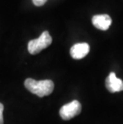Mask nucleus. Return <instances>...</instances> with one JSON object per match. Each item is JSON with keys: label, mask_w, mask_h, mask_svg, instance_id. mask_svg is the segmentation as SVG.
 <instances>
[{"label": "nucleus", "mask_w": 123, "mask_h": 124, "mask_svg": "<svg viewBox=\"0 0 123 124\" xmlns=\"http://www.w3.org/2000/svg\"><path fill=\"white\" fill-rule=\"evenodd\" d=\"M92 23L96 28L106 31L111 25L112 19L108 15H97L92 18Z\"/></svg>", "instance_id": "423d86ee"}, {"label": "nucleus", "mask_w": 123, "mask_h": 124, "mask_svg": "<svg viewBox=\"0 0 123 124\" xmlns=\"http://www.w3.org/2000/svg\"><path fill=\"white\" fill-rule=\"evenodd\" d=\"M90 51V46L86 43L74 44L70 48V55L74 59H83Z\"/></svg>", "instance_id": "39448f33"}, {"label": "nucleus", "mask_w": 123, "mask_h": 124, "mask_svg": "<svg viewBox=\"0 0 123 124\" xmlns=\"http://www.w3.org/2000/svg\"><path fill=\"white\" fill-rule=\"evenodd\" d=\"M106 86L111 93L122 91H123V81L117 78L114 72H111L106 79Z\"/></svg>", "instance_id": "20e7f679"}, {"label": "nucleus", "mask_w": 123, "mask_h": 124, "mask_svg": "<svg viewBox=\"0 0 123 124\" xmlns=\"http://www.w3.org/2000/svg\"><path fill=\"white\" fill-rule=\"evenodd\" d=\"M52 43V38L48 31H44L40 37L28 43V51L31 54H37Z\"/></svg>", "instance_id": "f03ea898"}, {"label": "nucleus", "mask_w": 123, "mask_h": 124, "mask_svg": "<svg viewBox=\"0 0 123 124\" xmlns=\"http://www.w3.org/2000/svg\"><path fill=\"white\" fill-rule=\"evenodd\" d=\"M24 86L30 92L40 98L50 95L54 87L53 81L50 79L37 81L30 78L25 80Z\"/></svg>", "instance_id": "f257e3e1"}, {"label": "nucleus", "mask_w": 123, "mask_h": 124, "mask_svg": "<svg viewBox=\"0 0 123 124\" xmlns=\"http://www.w3.org/2000/svg\"><path fill=\"white\" fill-rule=\"evenodd\" d=\"M3 110H4V107L1 102H0V124H3L4 121H3Z\"/></svg>", "instance_id": "6e6552de"}, {"label": "nucleus", "mask_w": 123, "mask_h": 124, "mask_svg": "<svg viewBox=\"0 0 123 124\" xmlns=\"http://www.w3.org/2000/svg\"><path fill=\"white\" fill-rule=\"evenodd\" d=\"M46 1L47 0H33V3L37 7H41L45 4Z\"/></svg>", "instance_id": "0eeeda50"}, {"label": "nucleus", "mask_w": 123, "mask_h": 124, "mask_svg": "<svg viewBox=\"0 0 123 124\" xmlns=\"http://www.w3.org/2000/svg\"><path fill=\"white\" fill-rule=\"evenodd\" d=\"M82 110V105L77 100L69 102L62 106L59 110V115L64 120H70L78 115H79Z\"/></svg>", "instance_id": "7ed1b4c3"}]
</instances>
